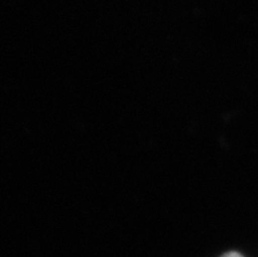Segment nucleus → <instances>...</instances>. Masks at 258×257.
Returning <instances> with one entry per match:
<instances>
[{"mask_svg": "<svg viewBox=\"0 0 258 257\" xmlns=\"http://www.w3.org/2000/svg\"><path fill=\"white\" fill-rule=\"evenodd\" d=\"M222 257H244V256L240 254L239 252H227V253L223 254Z\"/></svg>", "mask_w": 258, "mask_h": 257, "instance_id": "obj_1", "label": "nucleus"}]
</instances>
